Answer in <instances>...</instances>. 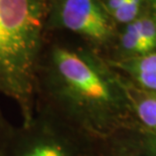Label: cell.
I'll return each instance as SVG.
<instances>
[{"label": "cell", "mask_w": 156, "mask_h": 156, "mask_svg": "<svg viewBox=\"0 0 156 156\" xmlns=\"http://www.w3.org/2000/svg\"><path fill=\"white\" fill-rule=\"evenodd\" d=\"M150 2H151V8H152L151 16L156 20V0H150Z\"/></svg>", "instance_id": "12"}, {"label": "cell", "mask_w": 156, "mask_h": 156, "mask_svg": "<svg viewBox=\"0 0 156 156\" xmlns=\"http://www.w3.org/2000/svg\"><path fill=\"white\" fill-rule=\"evenodd\" d=\"M34 108L105 147L138 127L121 76L107 61L48 37L36 73Z\"/></svg>", "instance_id": "1"}, {"label": "cell", "mask_w": 156, "mask_h": 156, "mask_svg": "<svg viewBox=\"0 0 156 156\" xmlns=\"http://www.w3.org/2000/svg\"><path fill=\"white\" fill-rule=\"evenodd\" d=\"M124 1L125 0H105V3H103V5H104L106 11L109 13V15L112 16L113 13H115L120 8Z\"/></svg>", "instance_id": "11"}, {"label": "cell", "mask_w": 156, "mask_h": 156, "mask_svg": "<svg viewBox=\"0 0 156 156\" xmlns=\"http://www.w3.org/2000/svg\"><path fill=\"white\" fill-rule=\"evenodd\" d=\"M67 31L77 35L93 48L114 44L116 23L98 0H58L51 6L48 34Z\"/></svg>", "instance_id": "4"}, {"label": "cell", "mask_w": 156, "mask_h": 156, "mask_svg": "<svg viewBox=\"0 0 156 156\" xmlns=\"http://www.w3.org/2000/svg\"><path fill=\"white\" fill-rule=\"evenodd\" d=\"M13 126L6 120L4 113L2 111L1 105H0V156H3L7 145V142L10 137Z\"/></svg>", "instance_id": "10"}, {"label": "cell", "mask_w": 156, "mask_h": 156, "mask_svg": "<svg viewBox=\"0 0 156 156\" xmlns=\"http://www.w3.org/2000/svg\"><path fill=\"white\" fill-rule=\"evenodd\" d=\"M119 75L137 88L156 94V52L125 59H106Z\"/></svg>", "instance_id": "6"}, {"label": "cell", "mask_w": 156, "mask_h": 156, "mask_svg": "<svg viewBox=\"0 0 156 156\" xmlns=\"http://www.w3.org/2000/svg\"><path fill=\"white\" fill-rule=\"evenodd\" d=\"M110 156H156V139L138 127L132 129L113 142Z\"/></svg>", "instance_id": "8"}, {"label": "cell", "mask_w": 156, "mask_h": 156, "mask_svg": "<svg viewBox=\"0 0 156 156\" xmlns=\"http://www.w3.org/2000/svg\"><path fill=\"white\" fill-rule=\"evenodd\" d=\"M121 79L138 128L156 139V95L137 88L122 76Z\"/></svg>", "instance_id": "7"}, {"label": "cell", "mask_w": 156, "mask_h": 156, "mask_svg": "<svg viewBox=\"0 0 156 156\" xmlns=\"http://www.w3.org/2000/svg\"><path fill=\"white\" fill-rule=\"evenodd\" d=\"M48 0H0V98L12 101L27 121L48 37Z\"/></svg>", "instance_id": "2"}, {"label": "cell", "mask_w": 156, "mask_h": 156, "mask_svg": "<svg viewBox=\"0 0 156 156\" xmlns=\"http://www.w3.org/2000/svg\"><path fill=\"white\" fill-rule=\"evenodd\" d=\"M3 156H106V147L34 108L27 121L13 126Z\"/></svg>", "instance_id": "3"}, {"label": "cell", "mask_w": 156, "mask_h": 156, "mask_svg": "<svg viewBox=\"0 0 156 156\" xmlns=\"http://www.w3.org/2000/svg\"><path fill=\"white\" fill-rule=\"evenodd\" d=\"M142 0H125L115 13L112 14V19L115 23L126 25L135 20L140 15Z\"/></svg>", "instance_id": "9"}, {"label": "cell", "mask_w": 156, "mask_h": 156, "mask_svg": "<svg viewBox=\"0 0 156 156\" xmlns=\"http://www.w3.org/2000/svg\"><path fill=\"white\" fill-rule=\"evenodd\" d=\"M117 56L125 59L156 52V20L151 15H139L117 34L115 41Z\"/></svg>", "instance_id": "5"}, {"label": "cell", "mask_w": 156, "mask_h": 156, "mask_svg": "<svg viewBox=\"0 0 156 156\" xmlns=\"http://www.w3.org/2000/svg\"><path fill=\"white\" fill-rule=\"evenodd\" d=\"M154 95H156V94H154Z\"/></svg>", "instance_id": "13"}]
</instances>
